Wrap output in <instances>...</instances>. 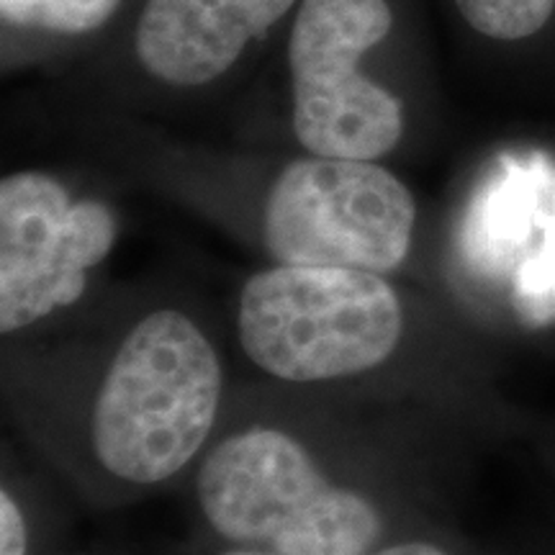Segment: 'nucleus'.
<instances>
[{
	"label": "nucleus",
	"instance_id": "423d86ee",
	"mask_svg": "<svg viewBox=\"0 0 555 555\" xmlns=\"http://www.w3.org/2000/svg\"><path fill=\"white\" fill-rule=\"evenodd\" d=\"M111 206L73 198L57 178L13 172L0 183V332L34 327L78 304L114 253Z\"/></svg>",
	"mask_w": 555,
	"mask_h": 555
},
{
	"label": "nucleus",
	"instance_id": "0eeeda50",
	"mask_svg": "<svg viewBox=\"0 0 555 555\" xmlns=\"http://www.w3.org/2000/svg\"><path fill=\"white\" fill-rule=\"evenodd\" d=\"M296 0H147L137 26L139 62L180 88L221 78L245 47Z\"/></svg>",
	"mask_w": 555,
	"mask_h": 555
},
{
	"label": "nucleus",
	"instance_id": "1a4fd4ad",
	"mask_svg": "<svg viewBox=\"0 0 555 555\" xmlns=\"http://www.w3.org/2000/svg\"><path fill=\"white\" fill-rule=\"evenodd\" d=\"M455 5L478 34L499 41L532 37L555 11V0H455Z\"/></svg>",
	"mask_w": 555,
	"mask_h": 555
},
{
	"label": "nucleus",
	"instance_id": "f8f14e48",
	"mask_svg": "<svg viewBox=\"0 0 555 555\" xmlns=\"http://www.w3.org/2000/svg\"><path fill=\"white\" fill-rule=\"evenodd\" d=\"M221 555H273V553H266V551H255V547H234V551H227Z\"/></svg>",
	"mask_w": 555,
	"mask_h": 555
},
{
	"label": "nucleus",
	"instance_id": "f03ea898",
	"mask_svg": "<svg viewBox=\"0 0 555 555\" xmlns=\"http://www.w3.org/2000/svg\"><path fill=\"white\" fill-rule=\"evenodd\" d=\"M211 530L273 555H371L384 535L378 506L319 468L301 440L255 425L224 437L196 478Z\"/></svg>",
	"mask_w": 555,
	"mask_h": 555
},
{
	"label": "nucleus",
	"instance_id": "6e6552de",
	"mask_svg": "<svg viewBox=\"0 0 555 555\" xmlns=\"http://www.w3.org/2000/svg\"><path fill=\"white\" fill-rule=\"evenodd\" d=\"M121 0H0L5 24L57 34H88L114 16Z\"/></svg>",
	"mask_w": 555,
	"mask_h": 555
},
{
	"label": "nucleus",
	"instance_id": "20e7f679",
	"mask_svg": "<svg viewBox=\"0 0 555 555\" xmlns=\"http://www.w3.org/2000/svg\"><path fill=\"white\" fill-rule=\"evenodd\" d=\"M416 201L376 159L301 157L268 193L262 240L283 266L391 273L412 249Z\"/></svg>",
	"mask_w": 555,
	"mask_h": 555
},
{
	"label": "nucleus",
	"instance_id": "39448f33",
	"mask_svg": "<svg viewBox=\"0 0 555 555\" xmlns=\"http://www.w3.org/2000/svg\"><path fill=\"white\" fill-rule=\"evenodd\" d=\"M391 26L386 0H301L288 60L294 131L309 155L378 159L401 142L404 106L358 69Z\"/></svg>",
	"mask_w": 555,
	"mask_h": 555
},
{
	"label": "nucleus",
	"instance_id": "f257e3e1",
	"mask_svg": "<svg viewBox=\"0 0 555 555\" xmlns=\"http://www.w3.org/2000/svg\"><path fill=\"white\" fill-rule=\"evenodd\" d=\"M224 371L183 311L142 317L116 347L90 409V446L108 476L155 486L178 476L217 425Z\"/></svg>",
	"mask_w": 555,
	"mask_h": 555
},
{
	"label": "nucleus",
	"instance_id": "7ed1b4c3",
	"mask_svg": "<svg viewBox=\"0 0 555 555\" xmlns=\"http://www.w3.org/2000/svg\"><path fill=\"white\" fill-rule=\"evenodd\" d=\"M237 335L268 376L327 384L384 365L404 337V307L384 273L275 262L242 286Z\"/></svg>",
	"mask_w": 555,
	"mask_h": 555
},
{
	"label": "nucleus",
	"instance_id": "9d476101",
	"mask_svg": "<svg viewBox=\"0 0 555 555\" xmlns=\"http://www.w3.org/2000/svg\"><path fill=\"white\" fill-rule=\"evenodd\" d=\"M29 553V525L9 489L0 491V555Z\"/></svg>",
	"mask_w": 555,
	"mask_h": 555
},
{
	"label": "nucleus",
	"instance_id": "9b49d317",
	"mask_svg": "<svg viewBox=\"0 0 555 555\" xmlns=\"http://www.w3.org/2000/svg\"><path fill=\"white\" fill-rule=\"evenodd\" d=\"M376 555H450V553L442 551L440 545L427 543V540H409V543L380 547Z\"/></svg>",
	"mask_w": 555,
	"mask_h": 555
}]
</instances>
